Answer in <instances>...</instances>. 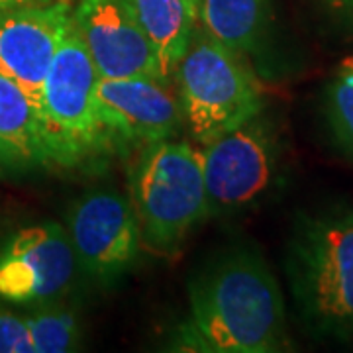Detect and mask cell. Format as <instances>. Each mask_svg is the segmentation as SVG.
Returning a JSON list of instances; mask_svg holds the SVG:
<instances>
[{
    "label": "cell",
    "mask_w": 353,
    "mask_h": 353,
    "mask_svg": "<svg viewBox=\"0 0 353 353\" xmlns=\"http://www.w3.org/2000/svg\"><path fill=\"white\" fill-rule=\"evenodd\" d=\"M126 4L155 50L165 83L171 85L192 38L199 4L192 0H126Z\"/></svg>",
    "instance_id": "4fadbf2b"
},
{
    "label": "cell",
    "mask_w": 353,
    "mask_h": 353,
    "mask_svg": "<svg viewBox=\"0 0 353 353\" xmlns=\"http://www.w3.org/2000/svg\"><path fill=\"white\" fill-rule=\"evenodd\" d=\"M167 87L145 77H101L97 104L110 141L148 145L173 138L185 116L181 101Z\"/></svg>",
    "instance_id": "8fae6325"
},
{
    "label": "cell",
    "mask_w": 353,
    "mask_h": 353,
    "mask_svg": "<svg viewBox=\"0 0 353 353\" xmlns=\"http://www.w3.org/2000/svg\"><path fill=\"white\" fill-rule=\"evenodd\" d=\"M0 353H34L22 318L0 310Z\"/></svg>",
    "instance_id": "e0dca14e"
},
{
    "label": "cell",
    "mask_w": 353,
    "mask_h": 353,
    "mask_svg": "<svg viewBox=\"0 0 353 353\" xmlns=\"http://www.w3.org/2000/svg\"><path fill=\"white\" fill-rule=\"evenodd\" d=\"M65 230L79 271L101 287L124 277L141 250L134 204L116 190L97 189L81 194L67 212Z\"/></svg>",
    "instance_id": "52a82bcc"
},
{
    "label": "cell",
    "mask_w": 353,
    "mask_h": 353,
    "mask_svg": "<svg viewBox=\"0 0 353 353\" xmlns=\"http://www.w3.org/2000/svg\"><path fill=\"white\" fill-rule=\"evenodd\" d=\"M22 320L34 353H67L81 345V324L75 310L59 301L36 304Z\"/></svg>",
    "instance_id": "9a60e30c"
},
{
    "label": "cell",
    "mask_w": 353,
    "mask_h": 353,
    "mask_svg": "<svg viewBox=\"0 0 353 353\" xmlns=\"http://www.w3.org/2000/svg\"><path fill=\"white\" fill-rule=\"evenodd\" d=\"M128 196L138 216L141 248L175 255L206 218L202 152L173 139L143 145L130 169Z\"/></svg>",
    "instance_id": "3957f363"
},
{
    "label": "cell",
    "mask_w": 353,
    "mask_h": 353,
    "mask_svg": "<svg viewBox=\"0 0 353 353\" xmlns=\"http://www.w3.org/2000/svg\"><path fill=\"white\" fill-rule=\"evenodd\" d=\"M285 271L304 328L353 340V204L308 214L292 230Z\"/></svg>",
    "instance_id": "7a4b0ae2"
},
{
    "label": "cell",
    "mask_w": 353,
    "mask_h": 353,
    "mask_svg": "<svg viewBox=\"0 0 353 353\" xmlns=\"http://www.w3.org/2000/svg\"><path fill=\"white\" fill-rule=\"evenodd\" d=\"M206 218L252 210L277 189L283 143L275 124L259 112L202 145Z\"/></svg>",
    "instance_id": "8992f818"
},
{
    "label": "cell",
    "mask_w": 353,
    "mask_h": 353,
    "mask_svg": "<svg viewBox=\"0 0 353 353\" xmlns=\"http://www.w3.org/2000/svg\"><path fill=\"white\" fill-rule=\"evenodd\" d=\"M175 81L192 138L206 145L263 112V92L245 57L194 28Z\"/></svg>",
    "instance_id": "5b68a950"
},
{
    "label": "cell",
    "mask_w": 353,
    "mask_h": 353,
    "mask_svg": "<svg viewBox=\"0 0 353 353\" xmlns=\"http://www.w3.org/2000/svg\"><path fill=\"white\" fill-rule=\"evenodd\" d=\"M48 165L38 110L12 79L0 73V173H26Z\"/></svg>",
    "instance_id": "7c38bea8"
},
{
    "label": "cell",
    "mask_w": 353,
    "mask_h": 353,
    "mask_svg": "<svg viewBox=\"0 0 353 353\" xmlns=\"http://www.w3.org/2000/svg\"><path fill=\"white\" fill-rule=\"evenodd\" d=\"M99 71L75 22L51 59L38 104L39 136L48 165L79 167L104 153L110 138L97 104Z\"/></svg>",
    "instance_id": "277c9868"
},
{
    "label": "cell",
    "mask_w": 353,
    "mask_h": 353,
    "mask_svg": "<svg viewBox=\"0 0 353 353\" xmlns=\"http://www.w3.org/2000/svg\"><path fill=\"white\" fill-rule=\"evenodd\" d=\"M202 28L241 57L261 51L267 34V0H201Z\"/></svg>",
    "instance_id": "5bb4252c"
},
{
    "label": "cell",
    "mask_w": 353,
    "mask_h": 353,
    "mask_svg": "<svg viewBox=\"0 0 353 353\" xmlns=\"http://www.w3.org/2000/svg\"><path fill=\"white\" fill-rule=\"evenodd\" d=\"M77 271L63 224L22 228L0 248V299L28 306L61 301L73 287Z\"/></svg>",
    "instance_id": "ba28073f"
},
{
    "label": "cell",
    "mask_w": 353,
    "mask_h": 353,
    "mask_svg": "<svg viewBox=\"0 0 353 353\" xmlns=\"http://www.w3.org/2000/svg\"><path fill=\"white\" fill-rule=\"evenodd\" d=\"M343 24L353 26V0H320Z\"/></svg>",
    "instance_id": "ac0fdd59"
},
{
    "label": "cell",
    "mask_w": 353,
    "mask_h": 353,
    "mask_svg": "<svg viewBox=\"0 0 353 353\" xmlns=\"http://www.w3.org/2000/svg\"><path fill=\"white\" fill-rule=\"evenodd\" d=\"M192 2H196V4H201V0H192Z\"/></svg>",
    "instance_id": "ffe728a7"
},
{
    "label": "cell",
    "mask_w": 353,
    "mask_h": 353,
    "mask_svg": "<svg viewBox=\"0 0 353 353\" xmlns=\"http://www.w3.org/2000/svg\"><path fill=\"white\" fill-rule=\"evenodd\" d=\"M175 352L279 353L290 350L275 273L257 250L234 245L189 281V312L173 332Z\"/></svg>",
    "instance_id": "6da1fadb"
},
{
    "label": "cell",
    "mask_w": 353,
    "mask_h": 353,
    "mask_svg": "<svg viewBox=\"0 0 353 353\" xmlns=\"http://www.w3.org/2000/svg\"><path fill=\"white\" fill-rule=\"evenodd\" d=\"M73 24V6L0 8V73L12 79L38 110L51 59Z\"/></svg>",
    "instance_id": "30bf717a"
},
{
    "label": "cell",
    "mask_w": 353,
    "mask_h": 353,
    "mask_svg": "<svg viewBox=\"0 0 353 353\" xmlns=\"http://www.w3.org/2000/svg\"><path fill=\"white\" fill-rule=\"evenodd\" d=\"M324 110L332 138L353 159V55L345 57L330 79Z\"/></svg>",
    "instance_id": "2e32d148"
},
{
    "label": "cell",
    "mask_w": 353,
    "mask_h": 353,
    "mask_svg": "<svg viewBox=\"0 0 353 353\" xmlns=\"http://www.w3.org/2000/svg\"><path fill=\"white\" fill-rule=\"evenodd\" d=\"M73 22L101 77L165 83L155 50L126 0H75Z\"/></svg>",
    "instance_id": "9c48e42d"
},
{
    "label": "cell",
    "mask_w": 353,
    "mask_h": 353,
    "mask_svg": "<svg viewBox=\"0 0 353 353\" xmlns=\"http://www.w3.org/2000/svg\"><path fill=\"white\" fill-rule=\"evenodd\" d=\"M75 0H0V8H18V6H55L69 4L73 6Z\"/></svg>",
    "instance_id": "d6986e66"
}]
</instances>
